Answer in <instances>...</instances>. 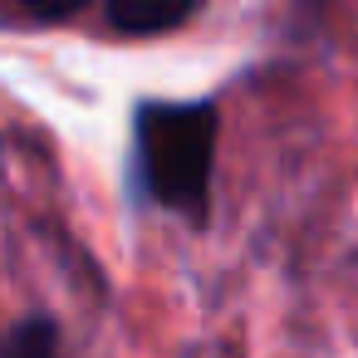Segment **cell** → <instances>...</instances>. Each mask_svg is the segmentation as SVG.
I'll use <instances>...</instances> for the list:
<instances>
[{"label": "cell", "instance_id": "1", "mask_svg": "<svg viewBox=\"0 0 358 358\" xmlns=\"http://www.w3.org/2000/svg\"><path fill=\"white\" fill-rule=\"evenodd\" d=\"M221 113L211 99H143L133 108V192L187 221H211Z\"/></svg>", "mask_w": 358, "mask_h": 358}, {"label": "cell", "instance_id": "2", "mask_svg": "<svg viewBox=\"0 0 358 358\" xmlns=\"http://www.w3.org/2000/svg\"><path fill=\"white\" fill-rule=\"evenodd\" d=\"M196 15H201L196 0H172V6H157V0H113V6H103V25L123 40L172 35V30L192 25Z\"/></svg>", "mask_w": 358, "mask_h": 358}, {"label": "cell", "instance_id": "3", "mask_svg": "<svg viewBox=\"0 0 358 358\" xmlns=\"http://www.w3.org/2000/svg\"><path fill=\"white\" fill-rule=\"evenodd\" d=\"M0 358H64V329L55 314L30 309L0 329Z\"/></svg>", "mask_w": 358, "mask_h": 358}]
</instances>
